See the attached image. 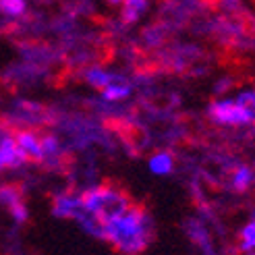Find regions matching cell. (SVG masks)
Instances as JSON below:
<instances>
[{
	"label": "cell",
	"mask_w": 255,
	"mask_h": 255,
	"mask_svg": "<svg viewBox=\"0 0 255 255\" xmlns=\"http://www.w3.org/2000/svg\"><path fill=\"white\" fill-rule=\"evenodd\" d=\"M247 255H255V253H247Z\"/></svg>",
	"instance_id": "44dd1931"
},
{
	"label": "cell",
	"mask_w": 255,
	"mask_h": 255,
	"mask_svg": "<svg viewBox=\"0 0 255 255\" xmlns=\"http://www.w3.org/2000/svg\"><path fill=\"white\" fill-rule=\"evenodd\" d=\"M29 160L25 158L21 147L17 145L15 137H4L0 139V170H15L25 166Z\"/></svg>",
	"instance_id": "8992f818"
},
{
	"label": "cell",
	"mask_w": 255,
	"mask_h": 255,
	"mask_svg": "<svg viewBox=\"0 0 255 255\" xmlns=\"http://www.w3.org/2000/svg\"><path fill=\"white\" fill-rule=\"evenodd\" d=\"M131 203H133L131 197L125 191L112 185H96V187L85 189L81 193L83 212L89 214L92 218H96L100 224H104L106 220L123 214Z\"/></svg>",
	"instance_id": "7a4b0ae2"
},
{
	"label": "cell",
	"mask_w": 255,
	"mask_h": 255,
	"mask_svg": "<svg viewBox=\"0 0 255 255\" xmlns=\"http://www.w3.org/2000/svg\"><path fill=\"white\" fill-rule=\"evenodd\" d=\"M15 141L29 162H44L42 137H37L33 131H19L15 135Z\"/></svg>",
	"instance_id": "ba28073f"
},
{
	"label": "cell",
	"mask_w": 255,
	"mask_h": 255,
	"mask_svg": "<svg viewBox=\"0 0 255 255\" xmlns=\"http://www.w3.org/2000/svg\"><path fill=\"white\" fill-rule=\"evenodd\" d=\"M112 4H121V2H125V0H110Z\"/></svg>",
	"instance_id": "d6986e66"
},
{
	"label": "cell",
	"mask_w": 255,
	"mask_h": 255,
	"mask_svg": "<svg viewBox=\"0 0 255 255\" xmlns=\"http://www.w3.org/2000/svg\"><path fill=\"white\" fill-rule=\"evenodd\" d=\"M249 220H255V206L251 208V214H249Z\"/></svg>",
	"instance_id": "ac0fdd59"
},
{
	"label": "cell",
	"mask_w": 255,
	"mask_h": 255,
	"mask_svg": "<svg viewBox=\"0 0 255 255\" xmlns=\"http://www.w3.org/2000/svg\"><path fill=\"white\" fill-rule=\"evenodd\" d=\"M83 79H85V83H89L92 87L104 89L106 85L117 83L123 77H119V75H114V73H108V71H104L102 67H89V69L83 71Z\"/></svg>",
	"instance_id": "30bf717a"
},
{
	"label": "cell",
	"mask_w": 255,
	"mask_h": 255,
	"mask_svg": "<svg viewBox=\"0 0 255 255\" xmlns=\"http://www.w3.org/2000/svg\"><path fill=\"white\" fill-rule=\"evenodd\" d=\"M42 147H44V164L56 166L62 158V147L54 135H44L42 137Z\"/></svg>",
	"instance_id": "7c38bea8"
},
{
	"label": "cell",
	"mask_w": 255,
	"mask_h": 255,
	"mask_svg": "<svg viewBox=\"0 0 255 255\" xmlns=\"http://www.w3.org/2000/svg\"><path fill=\"white\" fill-rule=\"evenodd\" d=\"M253 137H255V127H253Z\"/></svg>",
	"instance_id": "ffe728a7"
},
{
	"label": "cell",
	"mask_w": 255,
	"mask_h": 255,
	"mask_svg": "<svg viewBox=\"0 0 255 255\" xmlns=\"http://www.w3.org/2000/svg\"><path fill=\"white\" fill-rule=\"evenodd\" d=\"M129 96H131V85L125 79H121L117 83H110V85H106L104 89H102V98H104L106 102H123Z\"/></svg>",
	"instance_id": "4fadbf2b"
},
{
	"label": "cell",
	"mask_w": 255,
	"mask_h": 255,
	"mask_svg": "<svg viewBox=\"0 0 255 255\" xmlns=\"http://www.w3.org/2000/svg\"><path fill=\"white\" fill-rule=\"evenodd\" d=\"M27 10L25 0H0V12L6 17H21Z\"/></svg>",
	"instance_id": "9a60e30c"
},
{
	"label": "cell",
	"mask_w": 255,
	"mask_h": 255,
	"mask_svg": "<svg viewBox=\"0 0 255 255\" xmlns=\"http://www.w3.org/2000/svg\"><path fill=\"white\" fill-rule=\"evenodd\" d=\"M174 166H176L174 156L166 149L156 151V154H151L147 160V168L154 176H170L174 172Z\"/></svg>",
	"instance_id": "9c48e42d"
},
{
	"label": "cell",
	"mask_w": 255,
	"mask_h": 255,
	"mask_svg": "<svg viewBox=\"0 0 255 255\" xmlns=\"http://www.w3.org/2000/svg\"><path fill=\"white\" fill-rule=\"evenodd\" d=\"M228 187H231L233 193L243 195L247 191H251L255 187V168L251 164H237L231 170V178H228Z\"/></svg>",
	"instance_id": "52a82bcc"
},
{
	"label": "cell",
	"mask_w": 255,
	"mask_h": 255,
	"mask_svg": "<svg viewBox=\"0 0 255 255\" xmlns=\"http://www.w3.org/2000/svg\"><path fill=\"white\" fill-rule=\"evenodd\" d=\"M237 247L243 255L255 253V220H247L243 226H241Z\"/></svg>",
	"instance_id": "8fae6325"
},
{
	"label": "cell",
	"mask_w": 255,
	"mask_h": 255,
	"mask_svg": "<svg viewBox=\"0 0 255 255\" xmlns=\"http://www.w3.org/2000/svg\"><path fill=\"white\" fill-rule=\"evenodd\" d=\"M208 119L220 127H251L255 125V112L235 98H220L208 106Z\"/></svg>",
	"instance_id": "3957f363"
},
{
	"label": "cell",
	"mask_w": 255,
	"mask_h": 255,
	"mask_svg": "<svg viewBox=\"0 0 255 255\" xmlns=\"http://www.w3.org/2000/svg\"><path fill=\"white\" fill-rule=\"evenodd\" d=\"M156 239V222L143 206L131 203L102 224V241L121 255H143Z\"/></svg>",
	"instance_id": "6da1fadb"
},
{
	"label": "cell",
	"mask_w": 255,
	"mask_h": 255,
	"mask_svg": "<svg viewBox=\"0 0 255 255\" xmlns=\"http://www.w3.org/2000/svg\"><path fill=\"white\" fill-rule=\"evenodd\" d=\"M147 10V0H125L123 2V19L125 23L139 21Z\"/></svg>",
	"instance_id": "5bb4252c"
},
{
	"label": "cell",
	"mask_w": 255,
	"mask_h": 255,
	"mask_svg": "<svg viewBox=\"0 0 255 255\" xmlns=\"http://www.w3.org/2000/svg\"><path fill=\"white\" fill-rule=\"evenodd\" d=\"M54 218L58 220H77L83 214L81 206V193H73V191H62L52 197V206H50Z\"/></svg>",
	"instance_id": "5b68a950"
},
{
	"label": "cell",
	"mask_w": 255,
	"mask_h": 255,
	"mask_svg": "<svg viewBox=\"0 0 255 255\" xmlns=\"http://www.w3.org/2000/svg\"><path fill=\"white\" fill-rule=\"evenodd\" d=\"M228 87H231V79H222L220 85H216V87H214V94H222V92H226Z\"/></svg>",
	"instance_id": "e0dca14e"
},
{
	"label": "cell",
	"mask_w": 255,
	"mask_h": 255,
	"mask_svg": "<svg viewBox=\"0 0 255 255\" xmlns=\"http://www.w3.org/2000/svg\"><path fill=\"white\" fill-rule=\"evenodd\" d=\"M183 231L191 243L199 249L201 255H220L218 249H216L214 237L203 218H187L183 222Z\"/></svg>",
	"instance_id": "277c9868"
},
{
	"label": "cell",
	"mask_w": 255,
	"mask_h": 255,
	"mask_svg": "<svg viewBox=\"0 0 255 255\" xmlns=\"http://www.w3.org/2000/svg\"><path fill=\"white\" fill-rule=\"evenodd\" d=\"M220 8L228 15H237L243 8V0H220Z\"/></svg>",
	"instance_id": "2e32d148"
}]
</instances>
